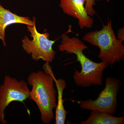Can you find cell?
I'll return each instance as SVG.
<instances>
[{
  "label": "cell",
  "instance_id": "obj_2",
  "mask_svg": "<svg viewBox=\"0 0 124 124\" xmlns=\"http://www.w3.org/2000/svg\"><path fill=\"white\" fill-rule=\"evenodd\" d=\"M41 71L31 73L28 77V84L32 86L29 98L37 105L41 121L49 124L54 117V110L57 107V91L54 88L53 72L50 63L46 62Z\"/></svg>",
  "mask_w": 124,
  "mask_h": 124
},
{
  "label": "cell",
  "instance_id": "obj_4",
  "mask_svg": "<svg viewBox=\"0 0 124 124\" xmlns=\"http://www.w3.org/2000/svg\"><path fill=\"white\" fill-rule=\"evenodd\" d=\"M122 82L119 79L109 77L105 81V86L95 100L88 99L77 101L82 109L103 112L115 115L117 107V95Z\"/></svg>",
  "mask_w": 124,
  "mask_h": 124
},
{
  "label": "cell",
  "instance_id": "obj_8",
  "mask_svg": "<svg viewBox=\"0 0 124 124\" xmlns=\"http://www.w3.org/2000/svg\"><path fill=\"white\" fill-rule=\"evenodd\" d=\"M36 20L35 17H33V20H32L28 17L18 16L0 5V39L2 40L4 45L5 46L6 44L5 37V30L7 27L14 23L32 26Z\"/></svg>",
  "mask_w": 124,
  "mask_h": 124
},
{
  "label": "cell",
  "instance_id": "obj_10",
  "mask_svg": "<svg viewBox=\"0 0 124 124\" xmlns=\"http://www.w3.org/2000/svg\"><path fill=\"white\" fill-rule=\"evenodd\" d=\"M124 117H116L103 112L91 111L90 116L80 124H123Z\"/></svg>",
  "mask_w": 124,
  "mask_h": 124
},
{
  "label": "cell",
  "instance_id": "obj_6",
  "mask_svg": "<svg viewBox=\"0 0 124 124\" xmlns=\"http://www.w3.org/2000/svg\"><path fill=\"white\" fill-rule=\"evenodd\" d=\"M30 91L24 80L19 81L9 76H6L0 85V122L7 124L5 112L9 104L14 101H24L30 97Z\"/></svg>",
  "mask_w": 124,
  "mask_h": 124
},
{
  "label": "cell",
  "instance_id": "obj_5",
  "mask_svg": "<svg viewBox=\"0 0 124 124\" xmlns=\"http://www.w3.org/2000/svg\"><path fill=\"white\" fill-rule=\"evenodd\" d=\"M27 29L33 39L30 40L25 36L22 40V46L24 51L37 62L41 59L45 62H52L56 53L53 48L55 41L49 39V34L48 32H38L36 28V21L32 26H27Z\"/></svg>",
  "mask_w": 124,
  "mask_h": 124
},
{
  "label": "cell",
  "instance_id": "obj_9",
  "mask_svg": "<svg viewBox=\"0 0 124 124\" xmlns=\"http://www.w3.org/2000/svg\"><path fill=\"white\" fill-rule=\"evenodd\" d=\"M54 83L56 85L58 94V100L57 107L55 108V124H65L67 114L68 112L66 110L63 105V94L64 90L67 86L65 80L62 79L57 80L54 78Z\"/></svg>",
  "mask_w": 124,
  "mask_h": 124
},
{
  "label": "cell",
  "instance_id": "obj_3",
  "mask_svg": "<svg viewBox=\"0 0 124 124\" xmlns=\"http://www.w3.org/2000/svg\"><path fill=\"white\" fill-rule=\"evenodd\" d=\"M85 41L100 49L98 57L101 62H106L109 66L120 62L124 57V46L117 39L112 28V22L108 19L99 31L86 33L83 37Z\"/></svg>",
  "mask_w": 124,
  "mask_h": 124
},
{
  "label": "cell",
  "instance_id": "obj_1",
  "mask_svg": "<svg viewBox=\"0 0 124 124\" xmlns=\"http://www.w3.org/2000/svg\"><path fill=\"white\" fill-rule=\"evenodd\" d=\"M59 50L65 51V54H73L81 66V70L79 72L75 68L73 76L76 85L83 87L91 85H101L103 72L109 65L106 62H95L85 55L83 51L88 48L84 42L77 37L70 38L64 34L62 37Z\"/></svg>",
  "mask_w": 124,
  "mask_h": 124
},
{
  "label": "cell",
  "instance_id": "obj_7",
  "mask_svg": "<svg viewBox=\"0 0 124 124\" xmlns=\"http://www.w3.org/2000/svg\"><path fill=\"white\" fill-rule=\"evenodd\" d=\"M85 0H60V7L64 13L78 20L80 28H91L94 20L85 8Z\"/></svg>",
  "mask_w": 124,
  "mask_h": 124
},
{
  "label": "cell",
  "instance_id": "obj_12",
  "mask_svg": "<svg viewBox=\"0 0 124 124\" xmlns=\"http://www.w3.org/2000/svg\"><path fill=\"white\" fill-rule=\"evenodd\" d=\"M117 39L123 42L124 40V28H120L117 31Z\"/></svg>",
  "mask_w": 124,
  "mask_h": 124
},
{
  "label": "cell",
  "instance_id": "obj_11",
  "mask_svg": "<svg viewBox=\"0 0 124 124\" xmlns=\"http://www.w3.org/2000/svg\"><path fill=\"white\" fill-rule=\"evenodd\" d=\"M109 2L110 0H106ZM95 5V0H85V8L88 15L90 17L93 16L95 14V10L93 8V6Z\"/></svg>",
  "mask_w": 124,
  "mask_h": 124
}]
</instances>
